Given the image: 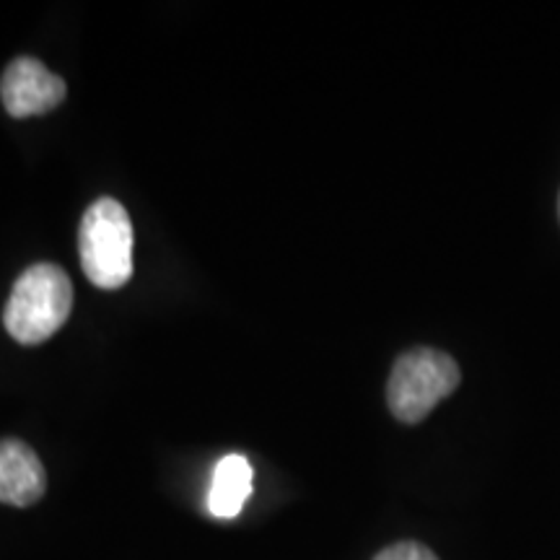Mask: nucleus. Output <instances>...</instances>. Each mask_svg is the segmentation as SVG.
<instances>
[{
	"instance_id": "nucleus-3",
	"label": "nucleus",
	"mask_w": 560,
	"mask_h": 560,
	"mask_svg": "<svg viewBox=\"0 0 560 560\" xmlns=\"http://www.w3.org/2000/svg\"><path fill=\"white\" fill-rule=\"evenodd\" d=\"M459 366L436 348H412L392 366L387 405L402 423H420L436 405L459 387Z\"/></svg>"
},
{
	"instance_id": "nucleus-5",
	"label": "nucleus",
	"mask_w": 560,
	"mask_h": 560,
	"mask_svg": "<svg viewBox=\"0 0 560 560\" xmlns=\"http://www.w3.org/2000/svg\"><path fill=\"white\" fill-rule=\"evenodd\" d=\"M47 490L45 467L24 441H0V503L26 509Z\"/></svg>"
},
{
	"instance_id": "nucleus-2",
	"label": "nucleus",
	"mask_w": 560,
	"mask_h": 560,
	"mask_svg": "<svg viewBox=\"0 0 560 560\" xmlns=\"http://www.w3.org/2000/svg\"><path fill=\"white\" fill-rule=\"evenodd\" d=\"M81 268L96 289H122L132 276V223L115 198H100L81 219Z\"/></svg>"
},
{
	"instance_id": "nucleus-1",
	"label": "nucleus",
	"mask_w": 560,
	"mask_h": 560,
	"mask_svg": "<svg viewBox=\"0 0 560 560\" xmlns=\"http://www.w3.org/2000/svg\"><path fill=\"white\" fill-rule=\"evenodd\" d=\"M73 310V283L52 262L24 270L13 285L3 312V325L21 346H39L66 325Z\"/></svg>"
},
{
	"instance_id": "nucleus-6",
	"label": "nucleus",
	"mask_w": 560,
	"mask_h": 560,
	"mask_svg": "<svg viewBox=\"0 0 560 560\" xmlns=\"http://www.w3.org/2000/svg\"><path fill=\"white\" fill-rule=\"evenodd\" d=\"M252 495V467L242 454H229L215 465L208 509L219 520H234Z\"/></svg>"
},
{
	"instance_id": "nucleus-8",
	"label": "nucleus",
	"mask_w": 560,
	"mask_h": 560,
	"mask_svg": "<svg viewBox=\"0 0 560 560\" xmlns=\"http://www.w3.org/2000/svg\"><path fill=\"white\" fill-rule=\"evenodd\" d=\"M558 213H560V198H558Z\"/></svg>"
},
{
	"instance_id": "nucleus-4",
	"label": "nucleus",
	"mask_w": 560,
	"mask_h": 560,
	"mask_svg": "<svg viewBox=\"0 0 560 560\" xmlns=\"http://www.w3.org/2000/svg\"><path fill=\"white\" fill-rule=\"evenodd\" d=\"M66 81L34 58H16L0 81V100L11 117L45 115L66 102Z\"/></svg>"
},
{
	"instance_id": "nucleus-7",
	"label": "nucleus",
	"mask_w": 560,
	"mask_h": 560,
	"mask_svg": "<svg viewBox=\"0 0 560 560\" xmlns=\"http://www.w3.org/2000/svg\"><path fill=\"white\" fill-rule=\"evenodd\" d=\"M374 560H439L433 556V550L425 548L420 542H397L384 548Z\"/></svg>"
}]
</instances>
